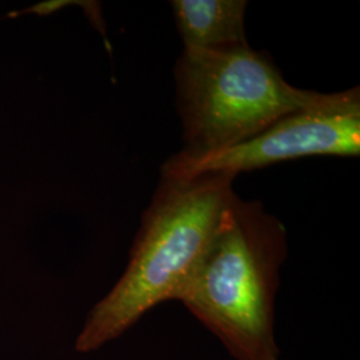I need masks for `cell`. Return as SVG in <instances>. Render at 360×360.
I'll use <instances>...</instances> for the list:
<instances>
[{"label": "cell", "mask_w": 360, "mask_h": 360, "mask_svg": "<svg viewBox=\"0 0 360 360\" xmlns=\"http://www.w3.org/2000/svg\"><path fill=\"white\" fill-rule=\"evenodd\" d=\"M231 174L162 179L111 291L89 314L75 351L91 354L129 331L158 304L176 300L231 203Z\"/></svg>", "instance_id": "1"}, {"label": "cell", "mask_w": 360, "mask_h": 360, "mask_svg": "<svg viewBox=\"0 0 360 360\" xmlns=\"http://www.w3.org/2000/svg\"><path fill=\"white\" fill-rule=\"evenodd\" d=\"M285 257L283 224L235 195L176 300L232 359L279 360L275 299Z\"/></svg>", "instance_id": "2"}, {"label": "cell", "mask_w": 360, "mask_h": 360, "mask_svg": "<svg viewBox=\"0 0 360 360\" xmlns=\"http://www.w3.org/2000/svg\"><path fill=\"white\" fill-rule=\"evenodd\" d=\"M175 80L187 154H206L245 142L322 96L287 83L270 56L248 44L184 49Z\"/></svg>", "instance_id": "3"}, {"label": "cell", "mask_w": 360, "mask_h": 360, "mask_svg": "<svg viewBox=\"0 0 360 360\" xmlns=\"http://www.w3.org/2000/svg\"><path fill=\"white\" fill-rule=\"evenodd\" d=\"M360 92L351 89L322 94L316 103L278 119L255 136L206 153L181 151L162 167L165 179L187 180L208 174L238 175L304 156H358Z\"/></svg>", "instance_id": "4"}, {"label": "cell", "mask_w": 360, "mask_h": 360, "mask_svg": "<svg viewBox=\"0 0 360 360\" xmlns=\"http://www.w3.org/2000/svg\"><path fill=\"white\" fill-rule=\"evenodd\" d=\"M171 4L184 49L215 50L248 44L245 0H174Z\"/></svg>", "instance_id": "5"}]
</instances>
